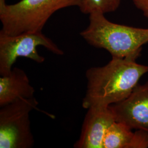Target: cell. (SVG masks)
Segmentation results:
<instances>
[{"mask_svg":"<svg viewBox=\"0 0 148 148\" xmlns=\"http://www.w3.org/2000/svg\"><path fill=\"white\" fill-rule=\"evenodd\" d=\"M35 98H21L0 110V148H30L34 139L30 112L37 108Z\"/></svg>","mask_w":148,"mask_h":148,"instance_id":"4","label":"cell"},{"mask_svg":"<svg viewBox=\"0 0 148 148\" xmlns=\"http://www.w3.org/2000/svg\"><path fill=\"white\" fill-rule=\"evenodd\" d=\"M137 58L112 57L106 65L92 67L86 73L87 88L82 107L109 106L126 99L148 73V65L137 63Z\"/></svg>","mask_w":148,"mask_h":148,"instance_id":"1","label":"cell"},{"mask_svg":"<svg viewBox=\"0 0 148 148\" xmlns=\"http://www.w3.org/2000/svg\"><path fill=\"white\" fill-rule=\"evenodd\" d=\"M148 148V130H136L133 132L128 148Z\"/></svg>","mask_w":148,"mask_h":148,"instance_id":"11","label":"cell"},{"mask_svg":"<svg viewBox=\"0 0 148 148\" xmlns=\"http://www.w3.org/2000/svg\"><path fill=\"white\" fill-rule=\"evenodd\" d=\"M121 0H81L79 8L86 14H90L95 11L104 14L116 11L120 5Z\"/></svg>","mask_w":148,"mask_h":148,"instance_id":"10","label":"cell"},{"mask_svg":"<svg viewBox=\"0 0 148 148\" xmlns=\"http://www.w3.org/2000/svg\"><path fill=\"white\" fill-rule=\"evenodd\" d=\"M116 121L110 106H94L88 109L76 148H103L106 132Z\"/></svg>","mask_w":148,"mask_h":148,"instance_id":"7","label":"cell"},{"mask_svg":"<svg viewBox=\"0 0 148 148\" xmlns=\"http://www.w3.org/2000/svg\"><path fill=\"white\" fill-rule=\"evenodd\" d=\"M35 89L22 69L14 68L10 74L0 77V106L12 103L21 98L34 97Z\"/></svg>","mask_w":148,"mask_h":148,"instance_id":"8","label":"cell"},{"mask_svg":"<svg viewBox=\"0 0 148 148\" xmlns=\"http://www.w3.org/2000/svg\"><path fill=\"white\" fill-rule=\"evenodd\" d=\"M81 0H21L0 10L2 30L6 34L42 31L53 14L69 7H79Z\"/></svg>","mask_w":148,"mask_h":148,"instance_id":"3","label":"cell"},{"mask_svg":"<svg viewBox=\"0 0 148 148\" xmlns=\"http://www.w3.org/2000/svg\"><path fill=\"white\" fill-rule=\"evenodd\" d=\"M7 5L5 3V0H0V10L3 8Z\"/></svg>","mask_w":148,"mask_h":148,"instance_id":"13","label":"cell"},{"mask_svg":"<svg viewBox=\"0 0 148 148\" xmlns=\"http://www.w3.org/2000/svg\"><path fill=\"white\" fill-rule=\"evenodd\" d=\"M38 46H43L57 55L64 54L63 51L42 32L10 35L0 31L1 76L10 74L12 66L18 57H25L37 63H42L45 58L38 53Z\"/></svg>","mask_w":148,"mask_h":148,"instance_id":"5","label":"cell"},{"mask_svg":"<svg viewBox=\"0 0 148 148\" xmlns=\"http://www.w3.org/2000/svg\"><path fill=\"white\" fill-rule=\"evenodd\" d=\"M134 5L148 18V0H132Z\"/></svg>","mask_w":148,"mask_h":148,"instance_id":"12","label":"cell"},{"mask_svg":"<svg viewBox=\"0 0 148 148\" xmlns=\"http://www.w3.org/2000/svg\"><path fill=\"white\" fill-rule=\"evenodd\" d=\"M132 130L121 122H114L106 132L103 148H128L133 135Z\"/></svg>","mask_w":148,"mask_h":148,"instance_id":"9","label":"cell"},{"mask_svg":"<svg viewBox=\"0 0 148 148\" xmlns=\"http://www.w3.org/2000/svg\"><path fill=\"white\" fill-rule=\"evenodd\" d=\"M95 11L89 14V25L80 35L90 45L103 48L112 57L138 58L148 42V29L116 24Z\"/></svg>","mask_w":148,"mask_h":148,"instance_id":"2","label":"cell"},{"mask_svg":"<svg viewBox=\"0 0 148 148\" xmlns=\"http://www.w3.org/2000/svg\"><path fill=\"white\" fill-rule=\"evenodd\" d=\"M109 106L116 121L132 130H148V81L138 84L126 99Z\"/></svg>","mask_w":148,"mask_h":148,"instance_id":"6","label":"cell"}]
</instances>
